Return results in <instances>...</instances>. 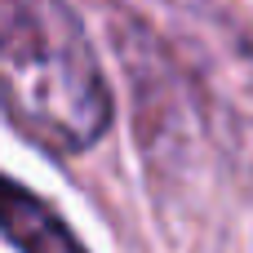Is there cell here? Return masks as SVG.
Wrapping results in <instances>:
<instances>
[{
    "instance_id": "6da1fadb",
    "label": "cell",
    "mask_w": 253,
    "mask_h": 253,
    "mask_svg": "<svg viewBox=\"0 0 253 253\" xmlns=\"http://www.w3.org/2000/svg\"><path fill=\"white\" fill-rule=\"evenodd\" d=\"M0 98L9 125L58 156L89 151L111 125V89L80 18L62 0H4Z\"/></svg>"
},
{
    "instance_id": "7a4b0ae2",
    "label": "cell",
    "mask_w": 253,
    "mask_h": 253,
    "mask_svg": "<svg viewBox=\"0 0 253 253\" xmlns=\"http://www.w3.org/2000/svg\"><path fill=\"white\" fill-rule=\"evenodd\" d=\"M4 200H9L4 205V231H9V245L18 253H89L76 240V231L27 187L9 182Z\"/></svg>"
}]
</instances>
